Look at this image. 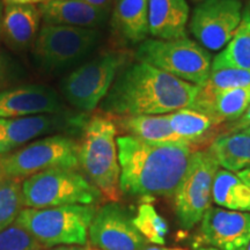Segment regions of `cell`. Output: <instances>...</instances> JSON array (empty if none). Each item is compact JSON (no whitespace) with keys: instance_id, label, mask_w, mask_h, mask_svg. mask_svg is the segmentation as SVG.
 Masks as SVG:
<instances>
[{"instance_id":"obj_1","label":"cell","mask_w":250,"mask_h":250,"mask_svg":"<svg viewBox=\"0 0 250 250\" xmlns=\"http://www.w3.org/2000/svg\"><path fill=\"white\" fill-rule=\"evenodd\" d=\"M197 92V85L138 62L116 77L101 109L116 117L167 115L189 108Z\"/></svg>"},{"instance_id":"obj_2","label":"cell","mask_w":250,"mask_h":250,"mask_svg":"<svg viewBox=\"0 0 250 250\" xmlns=\"http://www.w3.org/2000/svg\"><path fill=\"white\" fill-rule=\"evenodd\" d=\"M120 186L125 195L173 197L182 181L192 154L186 144H155L118 136Z\"/></svg>"},{"instance_id":"obj_3","label":"cell","mask_w":250,"mask_h":250,"mask_svg":"<svg viewBox=\"0 0 250 250\" xmlns=\"http://www.w3.org/2000/svg\"><path fill=\"white\" fill-rule=\"evenodd\" d=\"M117 126L109 118L95 116L87 122L79 144V166L85 177L103 198H121V168L117 152Z\"/></svg>"},{"instance_id":"obj_4","label":"cell","mask_w":250,"mask_h":250,"mask_svg":"<svg viewBox=\"0 0 250 250\" xmlns=\"http://www.w3.org/2000/svg\"><path fill=\"white\" fill-rule=\"evenodd\" d=\"M95 205H64L48 208H24L15 224L27 230L37 242L55 246H86Z\"/></svg>"},{"instance_id":"obj_5","label":"cell","mask_w":250,"mask_h":250,"mask_svg":"<svg viewBox=\"0 0 250 250\" xmlns=\"http://www.w3.org/2000/svg\"><path fill=\"white\" fill-rule=\"evenodd\" d=\"M24 208H48L64 205H94L101 192L77 169L52 168L22 182Z\"/></svg>"},{"instance_id":"obj_6","label":"cell","mask_w":250,"mask_h":250,"mask_svg":"<svg viewBox=\"0 0 250 250\" xmlns=\"http://www.w3.org/2000/svg\"><path fill=\"white\" fill-rule=\"evenodd\" d=\"M136 58L197 86L202 85L211 73V54L189 37L169 41L145 40L137 49Z\"/></svg>"},{"instance_id":"obj_7","label":"cell","mask_w":250,"mask_h":250,"mask_svg":"<svg viewBox=\"0 0 250 250\" xmlns=\"http://www.w3.org/2000/svg\"><path fill=\"white\" fill-rule=\"evenodd\" d=\"M79 143L64 134H54L0 155V175L23 180L52 168L77 169Z\"/></svg>"},{"instance_id":"obj_8","label":"cell","mask_w":250,"mask_h":250,"mask_svg":"<svg viewBox=\"0 0 250 250\" xmlns=\"http://www.w3.org/2000/svg\"><path fill=\"white\" fill-rule=\"evenodd\" d=\"M100 37L99 29L43 24L31 52L40 68L48 73H58L88 56L98 45Z\"/></svg>"},{"instance_id":"obj_9","label":"cell","mask_w":250,"mask_h":250,"mask_svg":"<svg viewBox=\"0 0 250 250\" xmlns=\"http://www.w3.org/2000/svg\"><path fill=\"white\" fill-rule=\"evenodd\" d=\"M125 62L123 52L110 51L80 65L61 83L62 98L85 114L93 111L105 98Z\"/></svg>"},{"instance_id":"obj_10","label":"cell","mask_w":250,"mask_h":250,"mask_svg":"<svg viewBox=\"0 0 250 250\" xmlns=\"http://www.w3.org/2000/svg\"><path fill=\"white\" fill-rule=\"evenodd\" d=\"M219 164L210 149L192 152L189 166L174 195L181 227L190 229L202 221L212 203V188Z\"/></svg>"},{"instance_id":"obj_11","label":"cell","mask_w":250,"mask_h":250,"mask_svg":"<svg viewBox=\"0 0 250 250\" xmlns=\"http://www.w3.org/2000/svg\"><path fill=\"white\" fill-rule=\"evenodd\" d=\"M242 12L240 0H203L193 9L190 30L206 50L218 51L232 40Z\"/></svg>"},{"instance_id":"obj_12","label":"cell","mask_w":250,"mask_h":250,"mask_svg":"<svg viewBox=\"0 0 250 250\" xmlns=\"http://www.w3.org/2000/svg\"><path fill=\"white\" fill-rule=\"evenodd\" d=\"M87 114L62 111L34 116L0 118V155L7 154L44 134L83 130Z\"/></svg>"},{"instance_id":"obj_13","label":"cell","mask_w":250,"mask_h":250,"mask_svg":"<svg viewBox=\"0 0 250 250\" xmlns=\"http://www.w3.org/2000/svg\"><path fill=\"white\" fill-rule=\"evenodd\" d=\"M88 236L99 250H145L147 245V240L133 225L129 212L114 202L96 211Z\"/></svg>"},{"instance_id":"obj_14","label":"cell","mask_w":250,"mask_h":250,"mask_svg":"<svg viewBox=\"0 0 250 250\" xmlns=\"http://www.w3.org/2000/svg\"><path fill=\"white\" fill-rule=\"evenodd\" d=\"M199 239L218 250H246L250 243V213L210 208L202 219Z\"/></svg>"},{"instance_id":"obj_15","label":"cell","mask_w":250,"mask_h":250,"mask_svg":"<svg viewBox=\"0 0 250 250\" xmlns=\"http://www.w3.org/2000/svg\"><path fill=\"white\" fill-rule=\"evenodd\" d=\"M66 111L59 94L44 85H24L0 92V118Z\"/></svg>"},{"instance_id":"obj_16","label":"cell","mask_w":250,"mask_h":250,"mask_svg":"<svg viewBox=\"0 0 250 250\" xmlns=\"http://www.w3.org/2000/svg\"><path fill=\"white\" fill-rule=\"evenodd\" d=\"M43 24L98 29L107 22L110 11L88 4L85 0H45L37 6Z\"/></svg>"},{"instance_id":"obj_17","label":"cell","mask_w":250,"mask_h":250,"mask_svg":"<svg viewBox=\"0 0 250 250\" xmlns=\"http://www.w3.org/2000/svg\"><path fill=\"white\" fill-rule=\"evenodd\" d=\"M42 15L34 5H4L1 39L15 51L33 46L40 31Z\"/></svg>"},{"instance_id":"obj_18","label":"cell","mask_w":250,"mask_h":250,"mask_svg":"<svg viewBox=\"0 0 250 250\" xmlns=\"http://www.w3.org/2000/svg\"><path fill=\"white\" fill-rule=\"evenodd\" d=\"M189 15L187 0H148L149 35L165 41L187 37Z\"/></svg>"},{"instance_id":"obj_19","label":"cell","mask_w":250,"mask_h":250,"mask_svg":"<svg viewBox=\"0 0 250 250\" xmlns=\"http://www.w3.org/2000/svg\"><path fill=\"white\" fill-rule=\"evenodd\" d=\"M250 105V86L228 89L211 96L196 94L190 109L202 112L218 125L232 123Z\"/></svg>"},{"instance_id":"obj_20","label":"cell","mask_w":250,"mask_h":250,"mask_svg":"<svg viewBox=\"0 0 250 250\" xmlns=\"http://www.w3.org/2000/svg\"><path fill=\"white\" fill-rule=\"evenodd\" d=\"M111 24L127 42L142 43L147 40L148 0H117L111 14Z\"/></svg>"},{"instance_id":"obj_21","label":"cell","mask_w":250,"mask_h":250,"mask_svg":"<svg viewBox=\"0 0 250 250\" xmlns=\"http://www.w3.org/2000/svg\"><path fill=\"white\" fill-rule=\"evenodd\" d=\"M118 124L127 136L144 142L155 144H189L184 142L171 129L167 115H144V116L120 117ZM191 146V145H190Z\"/></svg>"},{"instance_id":"obj_22","label":"cell","mask_w":250,"mask_h":250,"mask_svg":"<svg viewBox=\"0 0 250 250\" xmlns=\"http://www.w3.org/2000/svg\"><path fill=\"white\" fill-rule=\"evenodd\" d=\"M237 68L250 71V2L242 12V19L232 40L212 59L211 71Z\"/></svg>"},{"instance_id":"obj_23","label":"cell","mask_w":250,"mask_h":250,"mask_svg":"<svg viewBox=\"0 0 250 250\" xmlns=\"http://www.w3.org/2000/svg\"><path fill=\"white\" fill-rule=\"evenodd\" d=\"M208 149L226 170L239 173L250 168V134L224 133L212 140Z\"/></svg>"},{"instance_id":"obj_24","label":"cell","mask_w":250,"mask_h":250,"mask_svg":"<svg viewBox=\"0 0 250 250\" xmlns=\"http://www.w3.org/2000/svg\"><path fill=\"white\" fill-rule=\"evenodd\" d=\"M212 201L226 210L250 212V188L237 174L219 169L213 181Z\"/></svg>"},{"instance_id":"obj_25","label":"cell","mask_w":250,"mask_h":250,"mask_svg":"<svg viewBox=\"0 0 250 250\" xmlns=\"http://www.w3.org/2000/svg\"><path fill=\"white\" fill-rule=\"evenodd\" d=\"M168 117L174 132L191 146L204 143L208 137H213L215 127L219 126L208 116L190 108L170 112Z\"/></svg>"},{"instance_id":"obj_26","label":"cell","mask_w":250,"mask_h":250,"mask_svg":"<svg viewBox=\"0 0 250 250\" xmlns=\"http://www.w3.org/2000/svg\"><path fill=\"white\" fill-rule=\"evenodd\" d=\"M22 180L5 179L0 183V232L13 225L23 208Z\"/></svg>"},{"instance_id":"obj_27","label":"cell","mask_w":250,"mask_h":250,"mask_svg":"<svg viewBox=\"0 0 250 250\" xmlns=\"http://www.w3.org/2000/svg\"><path fill=\"white\" fill-rule=\"evenodd\" d=\"M246 86H250V71L224 68L211 71L208 79L198 86L197 94L202 96H211L225 90Z\"/></svg>"},{"instance_id":"obj_28","label":"cell","mask_w":250,"mask_h":250,"mask_svg":"<svg viewBox=\"0 0 250 250\" xmlns=\"http://www.w3.org/2000/svg\"><path fill=\"white\" fill-rule=\"evenodd\" d=\"M133 225L148 242L164 246L168 234V225L149 203H144L138 208L137 215L132 218Z\"/></svg>"},{"instance_id":"obj_29","label":"cell","mask_w":250,"mask_h":250,"mask_svg":"<svg viewBox=\"0 0 250 250\" xmlns=\"http://www.w3.org/2000/svg\"><path fill=\"white\" fill-rule=\"evenodd\" d=\"M43 246L37 242L27 230L17 224L0 232V250H42Z\"/></svg>"},{"instance_id":"obj_30","label":"cell","mask_w":250,"mask_h":250,"mask_svg":"<svg viewBox=\"0 0 250 250\" xmlns=\"http://www.w3.org/2000/svg\"><path fill=\"white\" fill-rule=\"evenodd\" d=\"M248 127H250V105L241 117H239L236 121L226 125V130L228 131V133L242 132V131L248 129Z\"/></svg>"},{"instance_id":"obj_31","label":"cell","mask_w":250,"mask_h":250,"mask_svg":"<svg viewBox=\"0 0 250 250\" xmlns=\"http://www.w3.org/2000/svg\"><path fill=\"white\" fill-rule=\"evenodd\" d=\"M4 5H34L39 6L45 0H0Z\"/></svg>"},{"instance_id":"obj_32","label":"cell","mask_w":250,"mask_h":250,"mask_svg":"<svg viewBox=\"0 0 250 250\" xmlns=\"http://www.w3.org/2000/svg\"><path fill=\"white\" fill-rule=\"evenodd\" d=\"M85 1L88 2V4L95 6V7L107 9V11H110L111 6V0H85Z\"/></svg>"},{"instance_id":"obj_33","label":"cell","mask_w":250,"mask_h":250,"mask_svg":"<svg viewBox=\"0 0 250 250\" xmlns=\"http://www.w3.org/2000/svg\"><path fill=\"white\" fill-rule=\"evenodd\" d=\"M54 250H99L95 247L90 246H62L58 248H55Z\"/></svg>"},{"instance_id":"obj_34","label":"cell","mask_w":250,"mask_h":250,"mask_svg":"<svg viewBox=\"0 0 250 250\" xmlns=\"http://www.w3.org/2000/svg\"><path fill=\"white\" fill-rule=\"evenodd\" d=\"M237 176L250 188V168H247V169L239 171V173H237Z\"/></svg>"},{"instance_id":"obj_35","label":"cell","mask_w":250,"mask_h":250,"mask_svg":"<svg viewBox=\"0 0 250 250\" xmlns=\"http://www.w3.org/2000/svg\"><path fill=\"white\" fill-rule=\"evenodd\" d=\"M2 15H4V4L0 1V39H1V27H2Z\"/></svg>"},{"instance_id":"obj_36","label":"cell","mask_w":250,"mask_h":250,"mask_svg":"<svg viewBox=\"0 0 250 250\" xmlns=\"http://www.w3.org/2000/svg\"><path fill=\"white\" fill-rule=\"evenodd\" d=\"M145 250H183V249H174V248H160V247H146Z\"/></svg>"},{"instance_id":"obj_37","label":"cell","mask_w":250,"mask_h":250,"mask_svg":"<svg viewBox=\"0 0 250 250\" xmlns=\"http://www.w3.org/2000/svg\"><path fill=\"white\" fill-rule=\"evenodd\" d=\"M2 76H4V66H2V61L0 59V81L2 79Z\"/></svg>"},{"instance_id":"obj_38","label":"cell","mask_w":250,"mask_h":250,"mask_svg":"<svg viewBox=\"0 0 250 250\" xmlns=\"http://www.w3.org/2000/svg\"><path fill=\"white\" fill-rule=\"evenodd\" d=\"M198 250H218V249H215V248H212V247H211V248H199Z\"/></svg>"},{"instance_id":"obj_39","label":"cell","mask_w":250,"mask_h":250,"mask_svg":"<svg viewBox=\"0 0 250 250\" xmlns=\"http://www.w3.org/2000/svg\"><path fill=\"white\" fill-rule=\"evenodd\" d=\"M243 133H247V134H250V127H248V129H246L245 131H242Z\"/></svg>"},{"instance_id":"obj_40","label":"cell","mask_w":250,"mask_h":250,"mask_svg":"<svg viewBox=\"0 0 250 250\" xmlns=\"http://www.w3.org/2000/svg\"><path fill=\"white\" fill-rule=\"evenodd\" d=\"M4 180H5V179H4V177H2V176H1V175H0V183H1V182H2V181H4Z\"/></svg>"},{"instance_id":"obj_41","label":"cell","mask_w":250,"mask_h":250,"mask_svg":"<svg viewBox=\"0 0 250 250\" xmlns=\"http://www.w3.org/2000/svg\"><path fill=\"white\" fill-rule=\"evenodd\" d=\"M246 250H250V243H249V246L247 247V249H246Z\"/></svg>"},{"instance_id":"obj_42","label":"cell","mask_w":250,"mask_h":250,"mask_svg":"<svg viewBox=\"0 0 250 250\" xmlns=\"http://www.w3.org/2000/svg\"><path fill=\"white\" fill-rule=\"evenodd\" d=\"M192 1H203V0H192Z\"/></svg>"}]
</instances>
